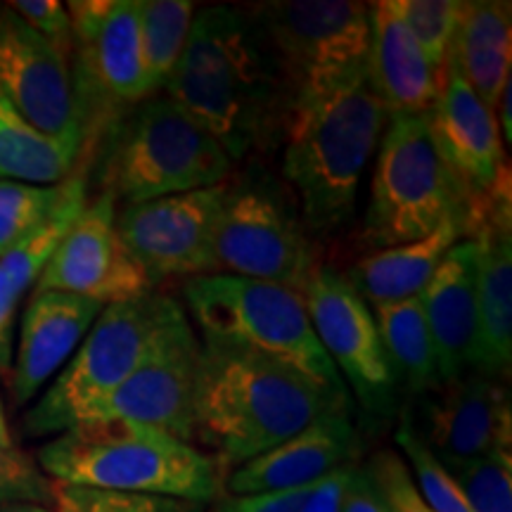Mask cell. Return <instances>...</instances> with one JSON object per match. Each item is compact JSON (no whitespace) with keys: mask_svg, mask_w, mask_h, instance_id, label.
<instances>
[{"mask_svg":"<svg viewBox=\"0 0 512 512\" xmlns=\"http://www.w3.org/2000/svg\"><path fill=\"white\" fill-rule=\"evenodd\" d=\"M230 162L268 150L283 138L292 91L247 10H195L188 41L164 86Z\"/></svg>","mask_w":512,"mask_h":512,"instance_id":"obj_1","label":"cell"},{"mask_svg":"<svg viewBox=\"0 0 512 512\" xmlns=\"http://www.w3.org/2000/svg\"><path fill=\"white\" fill-rule=\"evenodd\" d=\"M339 406H351V396L278 358L202 339L192 439L207 446L223 470L271 451Z\"/></svg>","mask_w":512,"mask_h":512,"instance_id":"obj_2","label":"cell"},{"mask_svg":"<svg viewBox=\"0 0 512 512\" xmlns=\"http://www.w3.org/2000/svg\"><path fill=\"white\" fill-rule=\"evenodd\" d=\"M389 114L363 67L292 95L283 138V176L311 235L337 233L354 219L358 185Z\"/></svg>","mask_w":512,"mask_h":512,"instance_id":"obj_3","label":"cell"},{"mask_svg":"<svg viewBox=\"0 0 512 512\" xmlns=\"http://www.w3.org/2000/svg\"><path fill=\"white\" fill-rule=\"evenodd\" d=\"M50 482L214 503L223 494V467L195 444L131 420H86L36 453Z\"/></svg>","mask_w":512,"mask_h":512,"instance_id":"obj_4","label":"cell"},{"mask_svg":"<svg viewBox=\"0 0 512 512\" xmlns=\"http://www.w3.org/2000/svg\"><path fill=\"white\" fill-rule=\"evenodd\" d=\"M477 200L441 155L427 114H392L380 138L361 242L373 252L408 245L453 219L465 223L472 240Z\"/></svg>","mask_w":512,"mask_h":512,"instance_id":"obj_5","label":"cell"},{"mask_svg":"<svg viewBox=\"0 0 512 512\" xmlns=\"http://www.w3.org/2000/svg\"><path fill=\"white\" fill-rule=\"evenodd\" d=\"M178 311H183L178 299L157 292L105 306L67 366L24 415V432L29 437H57L91 420L136 373Z\"/></svg>","mask_w":512,"mask_h":512,"instance_id":"obj_6","label":"cell"},{"mask_svg":"<svg viewBox=\"0 0 512 512\" xmlns=\"http://www.w3.org/2000/svg\"><path fill=\"white\" fill-rule=\"evenodd\" d=\"M183 299L202 330V339L278 358L332 392L349 394L320 347L299 292L261 280L211 273L188 280Z\"/></svg>","mask_w":512,"mask_h":512,"instance_id":"obj_7","label":"cell"},{"mask_svg":"<svg viewBox=\"0 0 512 512\" xmlns=\"http://www.w3.org/2000/svg\"><path fill=\"white\" fill-rule=\"evenodd\" d=\"M216 273L290 287L302 294L318 271V249L297 202L261 171L228 181L214 233Z\"/></svg>","mask_w":512,"mask_h":512,"instance_id":"obj_8","label":"cell"},{"mask_svg":"<svg viewBox=\"0 0 512 512\" xmlns=\"http://www.w3.org/2000/svg\"><path fill=\"white\" fill-rule=\"evenodd\" d=\"M233 162L226 150L192 121L174 100H143L114 152L110 192L114 200L140 204L228 181Z\"/></svg>","mask_w":512,"mask_h":512,"instance_id":"obj_9","label":"cell"},{"mask_svg":"<svg viewBox=\"0 0 512 512\" xmlns=\"http://www.w3.org/2000/svg\"><path fill=\"white\" fill-rule=\"evenodd\" d=\"M278 62L292 95L363 67L370 12L356 0H283L247 10Z\"/></svg>","mask_w":512,"mask_h":512,"instance_id":"obj_10","label":"cell"},{"mask_svg":"<svg viewBox=\"0 0 512 512\" xmlns=\"http://www.w3.org/2000/svg\"><path fill=\"white\" fill-rule=\"evenodd\" d=\"M302 299L320 347L347 384L349 396L354 394L373 418H389L401 387L366 299L332 266H318Z\"/></svg>","mask_w":512,"mask_h":512,"instance_id":"obj_11","label":"cell"},{"mask_svg":"<svg viewBox=\"0 0 512 512\" xmlns=\"http://www.w3.org/2000/svg\"><path fill=\"white\" fill-rule=\"evenodd\" d=\"M226 192L228 181H223L214 188L126 204L119 211V238L152 287L171 278L216 273L214 233Z\"/></svg>","mask_w":512,"mask_h":512,"instance_id":"obj_12","label":"cell"},{"mask_svg":"<svg viewBox=\"0 0 512 512\" xmlns=\"http://www.w3.org/2000/svg\"><path fill=\"white\" fill-rule=\"evenodd\" d=\"M0 95L46 136L86 145L69 57L0 8Z\"/></svg>","mask_w":512,"mask_h":512,"instance_id":"obj_13","label":"cell"},{"mask_svg":"<svg viewBox=\"0 0 512 512\" xmlns=\"http://www.w3.org/2000/svg\"><path fill=\"white\" fill-rule=\"evenodd\" d=\"M200 349L202 342L192 330L188 313L185 309L178 311L159 332L157 342L152 344L150 354L136 373L102 403L91 420L140 422L195 444L192 406H195Z\"/></svg>","mask_w":512,"mask_h":512,"instance_id":"obj_14","label":"cell"},{"mask_svg":"<svg viewBox=\"0 0 512 512\" xmlns=\"http://www.w3.org/2000/svg\"><path fill=\"white\" fill-rule=\"evenodd\" d=\"M413 425L446 470L512 451L510 392L503 380L465 373L422 394Z\"/></svg>","mask_w":512,"mask_h":512,"instance_id":"obj_15","label":"cell"},{"mask_svg":"<svg viewBox=\"0 0 512 512\" xmlns=\"http://www.w3.org/2000/svg\"><path fill=\"white\" fill-rule=\"evenodd\" d=\"M34 290L76 294L102 306L155 292L119 238L117 200L110 190L86 204L79 221L43 268Z\"/></svg>","mask_w":512,"mask_h":512,"instance_id":"obj_16","label":"cell"},{"mask_svg":"<svg viewBox=\"0 0 512 512\" xmlns=\"http://www.w3.org/2000/svg\"><path fill=\"white\" fill-rule=\"evenodd\" d=\"M512 202L510 171L477 202L475 373L503 380L512 366Z\"/></svg>","mask_w":512,"mask_h":512,"instance_id":"obj_17","label":"cell"},{"mask_svg":"<svg viewBox=\"0 0 512 512\" xmlns=\"http://www.w3.org/2000/svg\"><path fill=\"white\" fill-rule=\"evenodd\" d=\"M74 48L79 50V81L88 95L136 105L147 91L136 0H74L67 5Z\"/></svg>","mask_w":512,"mask_h":512,"instance_id":"obj_18","label":"cell"},{"mask_svg":"<svg viewBox=\"0 0 512 512\" xmlns=\"http://www.w3.org/2000/svg\"><path fill=\"white\" fill-rule=\"evenodd\" d=\"M356 453L358 432L351 420V406H339L283 444L235 467L228 479H223V491L230 496H245L302 489L337 467L356 463Z\"/></svg>","mask_w":512,"mask_h":512,"instance_id":"obj_19","label":"cell"},{"mask_svg":"<svg viewBox=\"0 0 512 512\" xmlns=\"http://www.w3.org/2000/svg\"><path fill=\"white\" fill-rule=\"evenodd\" d=\"M102 309V304L76 294L34 290L24 309L15 361L8 375L12 403L17 408L36 399L67 366Z\"/></svg>","mask_w":512,"mask_h":512,"instance_id":"obj_20","label":"cell"},{"mask_svg":"<svg viewBox=\"0 0 512 512\" xmlns=\"http://www.w3.org/2000/svg\"><path fill=\"white\" fill-rule=\"evenodd\" d=\"M427 124L441 155L477 197L510 171L494 110L477 98L451 60L446 62L439 98L427 112Z\"/></svg>","mask_w":512,"mask_h":512,"instance_id":"obj_21","label":"cell"},{"mask_svg":"<svg viewBox=\"0 0 512 512\" xmlns=\"http://www.w3.org/2000/svg\"><path fill=\"white\" fill-rule=\"evenodd\" d=\"M368 12L370 46L366 76L375 98L382 102L389 117L427 114L439 98L441 79L403 22L399 0L370 3Z\"/></svg>","mask_w":512,"mask_h":512,"instance_id":"obj_22","label":"cell"},{"mask_svg":"<svg viewBox=\"0 0 512 512\" xmlns=\"http://www.w3.org/2000/svg\"><path fill=\"white\" fill-rule=\"evenodd\" d=\"M439 384L475 373L477 351V242L463 240L441 261L420 294Z\"/></svg>","mask_w":512,"mask_h":512,"instance_id":"obj_23","label":"cell"},{"mask_svg":"<svg viewBox=\"0 0 512 512\" xmlns=\"http://www.w3.org/2000/svg\"><path fill=\"white\" fill-rule=\"evenodd\" d=\"M463 238H467L465 223L446 221L427 238L366 254L351 268L347 280L370 309L420 299L444 256Z\"/></svg>","mask_w":512,"mask_h":512,"instance_id":"obj_24","label":"cell"},{"mask_svg":"<svg viewBox=\"0 0 512 512\" xmlns=\"http://www.w3.org/2000/svg\"><path fill=\"white\" fill-rule=\"evenodd\" d=\"M448 60L489 110L510 83L512 5L508 0H465L460 3L456 38Z\"/></svg>","mask_w":512,"mask_h":512,"instance_id":"obj_25","label":"cell"},{"mask_svg":"<svg viewBox=\"0 0 512 512\" xmlns=\"http://www.w3.org/2000/svg\"><path fill=\"white\" fill-rule=\"evenodd\" d=\"M81 150L38 131L0 95V181L60 185L76 171Z\"/></svg>","mask_w":512,"mask_h":512,"instance_id":"obj_26","label":"cell"},{"mask_svg":"<svg viewBox=\"0 0 512 512\" xmlns=\"http://www.w3.org/2000/svg\"><path fill=\"white\" fill-rule=\"evenodd\" d=\"M373 316L399 387L415 396L439 387L437 354L420 299L375 306Z\"/></svg>","mask_w":512,"mask_h":512,"instance_id":"obj_27","label":"cell"},{"mask_svg":"<svg viewBox=\"0 0 512 512\" xmlns=\"http://www.w3.org/2000/svg\"><path fill=\"white\" fill-rule=\"evenodd\" d=\"M88 204V183L86 176L79 169L64 181V192L55 209L43 219L15 249L0 256V271L8 280L12 292L19 299L27 294L31 287H36L43 268L53 259V254L60 249L69 230L79 221Z\"/></svg>","mask_w":512,"mask_h":512,"instance_id":"obj_28","label":"cell"},{"mask_svg":"<svg viewBox=\"0 0 512 512\" xmlns=\"http://www.w3.org/2000/svg\"><path fill=\"white\" fill-rule=\"evenodd\" d=\"M140 53L150 95H157L174 74L188 41L195 3L190 0H136Z\"/></svg>","mask_w":512,"mask_h":512,"instance_id":"obj_29","label":"cell"},{"mask_svg":"<svg viewBox=\"0 0 512 512\" xmlns=\"http://www.w3.org/2000/svg\"><path fill=\"white\" fill-rule=\"evenodd\" d=\"M396 444L401 446L403 456L408 460V470H411L420 496L434 512H472L456 479L432 456V451L415 430L411 413H401L399 427H396Z\"/></svg>","mask_w":512,"mask_h":512,"instance_id":"obj_30","label":"cell"},{"mask_svg":"<svg viewBox=\"0 0 512 512\" xmlns=\"http://www.w3.org/2000/svg\"><path fill=\"white\" fill-rule=\"evenodd\" d=\"M64 183L29 185L0 181V256L15 249L60 202Z\"/></svg>","mask_w":512,"mask_h":512,"instance_id":"obj_31","label":"cell"},{"mask_svg":"<svg viewBox=\"0 0 512 512\" xmlns=\"http://www.w3.org/2000/svg\"><path fill=\"white\" fill-rule=\"evenodd\" d=\"M399 12L427 62L444 81L460 19V0H399Z\"/></svg>","mask_w":512,"mask_h":512,"instance_id":"obj_32","label":"cell"},{"mask_svg":"<svg viewBox=\"0 0 512 512\" xmlns=\"http://www.w3.org/2000/svg\"><path fill=\"white\" fill-rule=\"evenodd\" d=\"M53 482L43 475L36 460L17 444L15 434L0 401V505L38 503L50 505Z\"/></svg>","mask_w":512,"mask_h":512,"instance_id":"obj_33","label":"cell"},{"mask_svg":"<svg viewBox=\"0 0 512 512\" xmlns=\"http://www.w3.org/2000/svg\"><path fill=\"white\" fill-rule=\"evenodd\" d=\"M472 512H512V451H498L448 470Z\"/></svg>","mask_w":512,"mask_h":512,"instance_id":"obj_34","label":"cell"},{"mask_svg":"<svg viewBox=\"0 0 512 512\" xmlns=\"http://www.w3.org/2000/svg\"><path fill=\"white\" fill-rule=\"evenodd\" d=\"M197 503L166 496L121 494V491L86 489L53 482L50 508L53 512H190Z\"/></svg>","mask_w":512,"mask_h":512,"instance_id":"obj_35","label":"cell"},{"mask_svg":"<svg viewBox=\"0 0 512 512\" xmlns=\"http://www.w3.org/2000/svg\"><path fill=\"white\" fill-rule=\"evenodd\" d=\"M370 479L380 491L384 503L392 512H434L425 498L420 496L418 486L413 482L406 460L394 451L375 453L366 465Z\"/></svg>","mask_w":512,"mask_h":512,"instance_id":"obj_36","label":"cell"},{"mask_svg":"<svg viewBox=\"0 0 512 512\" xmlns=\"http://www.w3.org/2000/svg\"><path fill=\"white\" fill-rule=\"evenodd\" d=\"M10 10L64 57L74 50L72 19L67 5H62L60 0H15L10 3Z\"/></svg>","mask_w":512,"mask_h":512,"instance_id":"obj_37","label":"cell"},{"mask_svg":"<svg viewBox=\"0 0 512 512\" xmlns=\"http://www.w3.org/2000/svg\"><path fill=\"white\" fill-rule=\"evenodd\" d=\"M311 486L290 491H264V494L219 496L211 503L209 512H299Z\"/></svg>","mask_w":512,"mask_h":512,"instance_id":"obj_38","label":"cell"},{"mask_svg":"<svg viewBox=\"0 0 512 512\" xmlns=\"http://www.w3.org/2000/svg\"><path fill=\"white\" fill-rule=\"evenodd\" d=\"M358 472L356 463L342 465L337 470H332L330 475L318 479L316 484H311L309 494H306L302 508L299 512H344L347 505V496L351 491Z\"/></svg>","mask_w":512,"mask_h":512,"instance_id":"obj_39","label":"cell"},{"mask_svg":"<svg viewBox=\"0 0 512 512\" xmlns=\"http://www.w3.org/2000/svg\"><path fill=\"white\" fill-rule=\"evenodd\" d=\"M22 299L12 292L3 271H0V382L10 375L12 368V339H15L17 306Z\"/></svg>","mask_w":512,"mask_h":512,"instance_id":"obj_40","label":"cell"},{"mask_svg":"<svg viewBox=\"0 0 512 512\" xmlns=\"http://www.w3.org/2000/svg\"><path fill=\"white\" fill-rule=\"evenodd\" d=\"M344 512H392L384 503V498L373 479H370L366 467L358 465L356 479L351 484V491L347 496V505H344Z\"/></svg>","mask_w":512,"mask_h":512,"instance_id":"obj_41","label":"cell"},{"mask_svg":"<svg viewBox=\"0 0 512 512\" xmlns=\"http://www.w3.org/2000/svg\"><path fill=\"white\" fill-rule=\"evenodd\" d=\"M510 110H512V79H510L508 86H505L501 100H498V105H496V110H494L496 124H498V128H503L501 140H503L505 145L512 143V117H510Z\"/></svg>","mask_w":512,"mask_h":512,"instance_id":"obj_42","label":"cell"},{"mask_svg":"<svg viewBox=\"0 0 512 512\" xmlns=\"http://www.w3.org/2000/svg\"><path fill=\"white\" fill-rule=\"evenodd\" d=\"M0 512H53V508L38 503H3Z\"/></svg>","mask_w":512,"mask_h":512,"instance_id":"obj_43","label":"cell"},{"mask_svg":"<svg viewBox=\"0 0 512 512\" xmlns=\"http://www.w3.org/2000/svg\"><path fill=\"white\" fill-rule=\"evenodd\" d=\"M190 512H197V510H195V508H192V510H190Z\"/></svg>","mask_w":512,"mask_h":512,"instance_id":"obj_44","label":"cell"}]
</instances>
